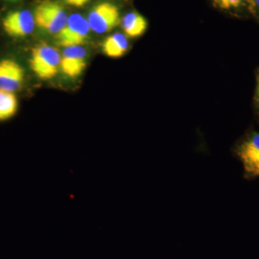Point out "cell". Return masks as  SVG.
Returning <instances> with one entry per match:
<instances>
[{
	"mask_svg": "<svg viewBox=\"0 0 259 259\" xmlns=\"http://www.w3.org/2000/svg\"><path fill=\"white\" fill-rule=\"evenodd\" d=\"M245 175L250 178L259 177V134H253L245 139L236 148Z\"/></svg>",
	"mask_w": 259,
	"mask_h": 259,
	"instance_id": "6",
	"label": "cell"
},
{
	"mask_svg": "<svg viewBox=\"0 0 259 259\" xmlns=\"http://www.w3.org/2000/svg\"><path fill=\"white\" fill-rule=\"evenodd\" d=\"M35 25L53 35H57L67 22L68 15L64 7L51 0H44L34 10Z\"/></svg>",
	"mask_w": 259,
	"mask_h": 259,
	"instance_id": "2",
	"label": "cell"
},
{
	"mask_svg": "<svg viewBox=\"0 0 259 259\" xmlns=\"http://www.w3.org/2000/svg\"><path fill=\"white\" fill-rule=\"evenodd\" d=\"M9 1H18V0H9Z\"/></svg>",
	"mask_w": 259,
	"mask_h": 259,
	"instance_id": "16",
	"label": "cell"
},
{
	"mask_svg": "<svg viewBox=\"0 0 259 259\" xmlns=\"http://www.w3.org/2000/svg\"><path fill=\"white\" fill-rule=\"evenodd\" d=\"M34 15L27 10L10 12L3 20L5 32L13 37H23L30 35L35 30Z\"/></svg>",
	"mask_w": 259,
	"mask_h": 259,
	"instance_id": "5",
	"label": "cell"
},
{
	"mask_svg": "<svg viewBox=\"0 0 259 259\" xmlns=\"http://www.w3.org/2000/svg\"><path fill=\"white\" fill-rule=\"evenodd\" d=\"M120 23L125 35L130 37L141 36L146 32L148 27L146 18L136 12H131L126 14Z\"/></svg>",
	"mask_w": 259,
	"mask_h": 259,
	"instance_id": "10",
	"label": "cell"
},
{
	"mask_svg": "<svg viewBox=\"0 0 259 259\" xmlns=\"http://www.w3.org/2000/svg\"><path fill=\"white\" fill-rule=\"evenodd\" d=\"M255 101L258 104L259 106V74L258 75V78H257V88L256 93H255Z\"/></svg>",
	"mask_w": 259,
	"mask_h": 259,
	"instance_id": "14",
	"label": "cell"
},
{
	"mask_svg": "<svg viewBox=\"0 0 259 259\" xmlns=\"http://www.w3.org/2000/svg\"><path fill=\"white\" fill-rule=\"evenodd\" d=\"M18 101L14 93L0 89V121L9 120L16 114Z\"/></svg>",
	"mask_w": 259,
	"mask_h": 259,
	"instance_id": "11",
	"label": "cell"
},
{
	"mask_svg": "<svg viewBox=\"0 0 259 259\" xmlns=\"http://www.w3.org/2000/svg\"><path fill=\"white\" fill-rule=\"evenodd\" d=\"M61 59L59 51L56 48L47 44H40L32 50L30 68L40 79H52L60 69Z\"/></svg>",
	"mask_w": 259,
	"mask_h": 259,
	"instance_id": "1",
	"label": "cell"
},
{
	"mask_svg": "<svg viewBox=\"0 0 259 259\" xmlns=\"http://www.w3.org/2000/svg\"><path fill=\"white\" fill-rule=\"evenodd\" d=\"M249 1H250V3H251V4H252V2H253V0H249Z\"/></svg>",
	"mask_w": 259,
	"mask_h": 259,
	"instance_id": "17",
	"label": "cell"
},
{
	"mask_svg": "<svg viewBox=\"0 0 259 259\" xmlns=\"http://www.w3.org/2000/svg\"><path fill=\"white\" fill-rule=\"evenodd\" d=\"M214 4L223 10H230L238 8L243 3V0H213Z\"/></svg>",
	"mask_w": 259,
	"mask_h": 259,
	"instance_id": "12",
	"label": "cell"
},
{
	"mask_svg": "<svg viewBox=\"0 0 259 259\" xmlns=\"http://www.w3.org/2000/svg\"><path fill=\"white\" fill-rule=\"evenodd\" d=\"M25 79L23 68L13 59L0 61V89L15 93L18 91Z\"/></svg>",
	"mask_w": 259,
	"mask_h": 259,
	"instance_id": "8",
	"label": "cell"
},
{
	"mask_svg": "<svg viewBox=\"0 0 259 259\" xmlns=\"http://www.w3.org/2000/svg\"><path fill=\"white\" fill-rule=\"evenodd\" d=\"M90 25L82 15L74 13L68 17L67 22L59 34L56 35L58 44L65 48L82 47L90 34Z\"/></svg>",
	"mask_w": 259,
	"mask_h": 259,
	"instance_id": "3",
	"label": "cell"
},
{
	"mask_svg": "<svg viewBox=\"0 0 259 259\" xmlns=\"http://www.w3.org/2000/svg\"><path fill=\"white\" fill-rule=\"evenodd\" d=\"M88 51L83 47L65 48L61 59L60 69L70 78L78 77L87 66Z\"/></svg>",
	"mask_w": 259,
	"mask_h": 259,
	"instance_id": "7",
	"label": "cell"
},
{
	"mask_svg": "<svg viewBox=\"0 0 259 259\" xmlns=\"http://www.w3.org/2000/svg\"><path fill=\"white\" fill-rule=\"evenodd\" d=\"M252 4L255 5L257 8H259V0H253V2H252Z\"/></svg>",
	"mask_w": 259,
	"mask_h": 259,
	"instance_id": "15",
	"label": "cell"
},
{
	"mask_svg": "<svg viewBox=\"0 0 259 259\" xmlns=\"http://www.w3.org/2000/svg\"><path fill=\"white\" fill-rule=\"evenodd\" d=\"M90 0H64L66 4L74 8H82L85 5L88 4Z\"/></svg>",
	"mask_w": 259,
	"mask_h": 259,
	"instance_id": "13",
	"label": "cell"
},
{
	"mask_svg": "<svg viewBox=\"0 0 259 259\" xmlns=\"http://www.w3.org/2000/svg\"><path fill=\"white\" fill-rule=\"evenodd\" d=\"M87 20L91 30L97 34L111 31L121 22L118 8L110 3L95 5L89 13Z\"/></svg>",
	"mask_w": 259,
	"mask_h": 259,
	"instance_id": "4",
	"label": "cell"
},
{
	"mask_svg": "<svg viewBox=\"0 0 259 259\" xmlns=\"http://www.w3.org/2000/svg\"><path fill=\"white\" fill-rule=\"evenodd\" d=\"M129 42L127 37L120 32L109 35L102 44V51L110 58H120L128 50Z\"/></svg>",
	"mask_w": 259,
	"mask_h": 259,
	"instance_id": "9",
	"label": "cell"
}]
</instances>
